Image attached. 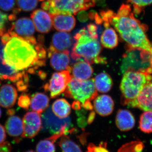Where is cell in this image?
I'll return each mask as SVG.
<instances>
[{
	"label": "cell",
	"mask_w": 152,
	"mask_h": 152,
	"mask_svg": "<svg viewBox=\"0 0 152 152\" xmlns=\"http://www.w3.org/2000/svg\"><path fill=\"white\" fill-rule=\"evenodd\" d=\"M36 29L42 34H47L53 28L51 15L45 11L38 9L34 11L31 15Z\"/></svg>",
	"instance_id": "13"
},
{
	"label": "cell",
	"mask_w": 152,
	"mask_h": 152,
	"mask_svg": "<svg viewBox=\"0 0 152 152\" xmlns=\"http://www.w3.org/2000/svg\"><path fill=\"white\" fill-rule=\"evenodd\" d=\"M126 51V53L123 56L121 68L123 73L128 69H132L151 75V53L147 51L137 49H129Z\"/></svg>",
	"instance_id": "7"
},
{
	"label": "cell",
	"mask_w": 152,
	"mask_h": 152,
	"mask_svg": "<svg viewBox=\"0 0 152 152\" xmlns=\"http://www.w3.org/2000/svg\"><path fill=\"white\" fill-rule=\"evenodd\" d=\"M23 138L31 139L38 134L42 128L41 114L36 112H28L23 120Z\"/></svg>",
	"instance_id": "10"
},
{
	"label": "cell",
	"mask_w": 152,
	"mask_h": 152,
	"mask_svg": "<svg viewBox=\"0 0 152 152\" xmlns=\"http://www.w3.org/2000/svg\"><path fill=\"white\" fill-rule=\"evenodd\" d=\"M87 30L89 34L91 37L98 39L99 36L98 35V26L95 24L91 23L87 25Z\"/></svg>",
	"instance_id": "36"
},
{
	"label": "cell",
	"mask_w": 152,
	"mask_h": 152,
	"mask_svg": "<svg viewBox=\"0 0 152 152\" xmlns=\"http://www.w3.org/2000/svg\"><path fill=\"white\" fill-rule=\"evenodd\" d=\"M95 4V0H47L41 7L51 15L64 12L76 15L80 11L86 10Z\"/></svg>",
	"instance_id": "6"
},
{
	"label": "cell",
	"mask_w": 152,
	"mask_h": 152,
	"mask_svg": "<svg viewBox=\"0 0 152 152\" xmlns=\"http://www.w3.org/2000/svg\"><path fill=\"white\" fill-rule=\"evenodd\" d=\"M93 72L91 64L86 61H78L71 66L72 77L79 80H88L92 76Z\"/></svg>",
	"instance_id": "19"
},
{
	"label": "cell",
	"mask_w": 152,
	"mask_h": 152,
	"mask_svg": "<svg viewBox=\"0 0 152 152\" xmlns=\"http://www.w3.org/2000/svg\"><path fill=\"white\" fill-rule=\"evenodd\" d=\"M75 42L72 49L71 56L74 61L83 58L90 64H105L107 61L100 56L102 47L98 39L91 37L86 28H83L74 37Z\"/></svg>",
	"instance_id": "3"
},
{
	"label": "cell",
	"mask_w": 152,
	"mask_h": 152,
	"mask_svg": "<svg viewBox=\"0 0 152 152\" xmlns=\"http://www.w3.org/2000/svg\"><path fill=\"white\" fill-rule=\"evenodd\" d=\"M145 145L140 140L133 141L123 145L118 152H142Z\"/></svg>",
	"instance_id": "28"
},
{
	"label": "cell",
	"mask_w": 152,
	"mask_h": 152,
	"mask_svg": "<svg viewBox=\"0 0 152 152\" xmlns=\"http://www.w3.org/2000/svg\"><path fill=\"white\" fill-rule=\"evenodd\" d=\"M1 109H0V118L1 117Z\"/></svg>",
	"instance_id": "42"
},
{
	"label": "cell",
	"mask_w": 152,
	"mask_h": 152,
	"mask_svg": "<svg viewBox=\"0 0 152 152\" xmlns=\"http://www.w3.org/2000/svg\"><path fill=\"white\" fill-rule=\"evenodd\" d=\"M51 15L53 26L57 31L68 32L73 29L75 26V18L72 14L59 12Z\"/></svg>",
	"instance_id": "16"
},
{
	"label": "cell",
	"mask_w": 152,
	"mask_h": 152,
	"mask_svg": "<svg viewBox=\"0 0 152 152\" xmlns=\"http://www.w3.org/2000/svg\"><path fill=\"white\" fill-rule=\"evenodd\" d=\"M96 13L97 12L96 11L94 10L90 11L88 13L89 18L91 20H94L95 16H96Z\"/></svg>",
	"instance_id": "41"
},
{
	"label": "cell",
	"mask_w": 152,
	"mask_h": 152,
	"mask_svg": "<svg viewBox=\"0 0 152 152\" xmlns=\"http://www.w3.org/2000/svg\"><path fill=\"white\" fill-rule=\"evenodd\" d=\"M48 53L50 64L54 69L59 72L68 70L71 73L69 51H56L48 49Z\"/></svg>",
	"instance_id": "14"
},
{
	"label": "cell",
	"mask_w": 152,
	"mask_h": 152,
	"mask_svg": "<svg viewBox=\"0 0 152 152\" xmlns=\"http://www.w3.org/2000/svg\"><path fill=\"white\" fill-rule=\"evenodd\" d=\"M6 140L5 130L4 126L0 124V146L4 145L8 143L6 142Z\"/></svg>",
	"instance_id": "38"
},
{
	"label": "cell",
	"mask_w": 152,
	"mask_h": 152,
	"mask_svg": "<svg viewBox=\"0 0 152 152\" xmlns=\"http://www.w3.org/2000/svg\"><path fill=\"white\" fill-rule=\"evenodd\" d=\"M55 141L52 139L42 140L38 142L36 147L37 152H56Z\"/></svg>",
	"instance_id": "29"
},
{
	"label": "cell",
	"mask_w": 152,
	"mask_h": 152,
	"mask_svg": "<svg viewBox=\"0 0 152 152\" xmlns=\"http://www.w3.org/2000/svg\"><path fill=\"white\" fill-rule=\"evenodd\" d=\"M11 150V145L9 143L4 145L0 146V152H10Z\"/></svg>",
	"instance_id": "39"
},
{
	"label": "cell",
	"mask_w": 152,
	"mask_h": 152,
	"mask_svg": "<svg viewBox=\"0 0 152 152\" xmlns=\"http://www.w3.org/2000/svg\"><path fill=\"white\" fill-rule=\"evenodd\" d=\"M124 73L120 84L121 103L131 107L151 75L132 69H128Z\"/></svg>",
	"instance_id": "4"
},
{
	"label": "cell",
	"mask_w": 152,
	"mask_h": 152,
	"mask_svg": "<svg viewBox=\"0 0 152 152\" xmlns=\"http://www.w3.org/2000/svg\"><path fill=\"white\" fill-rule=\"evenodd\" d=\"M18 97L16 89L10 84L3 85L0 88V106L5 108L13 107Z\"/></svg>",
	"instance_id": "18"
},
{
	"label": "cell",
	"mask_w": 152,
	"mask_h": 152,
	"mask_svg": "<svg viewBox=\"0 0 152 152\" xmlns=\"http://www.w3.org/2000/svg\"><path fill=\"white\" fill-rule=\"evenodd\" d=\"M100 16L118 33L126 43V50L140 49L152 54V43L146 34L148 27L136 18L129 5L123 4L117 13L111 10L101 11Z\"/></svg>",
	"instance_id": "2"
},
{
	"label": "cell",
	"mask_w": 152,
	"mask_h": 152,
	"mask_svg": "<svg viewBox=\"0 0 152 152\" xmlns=\"http://www.w3.org/2000/svg\"><path fill=\"white\" fill-rule=\"evenodd\" d=\"M73 39L70 34L61 31L55 33L52 37L48 49L56 51H69L74 45Z\"/></svg>",
	"instance_id": "15"
},
{
	"label": "cell",
	"mask_w": 152,
	"mask_h": 152,
	"mask_svg": "<svg viewBox=\"0 0 152 152\" xmlns=\"http://www.w3.org/2000/svg\"><path fill=\"white\" fill-rule=\"evenodd\" d=\"M131 107L137 108L144 111L152 112V76L144 85Z\"/></svg>",
	"instance_id": "11"
},
{
	"label": "cell",
	"mask_w": 152,
	"mask_h": 152,
	"mask_svg": "<svg viewBox=\"0 0 152 152\" xmlns=\"http://www.w3.org/2000/svg\"></svg>",
	"instance_id": "45"
},
{
	"label": "cell",
	"mask_w": 152,
	"mask_h": 152,
	"mask_svg": "<svg viewBox=\"0 0 152 152\" xmlns=\"http://www.w3.org/2000/svg\"><path fill=\"white\" fill-rule=\"evenodd\" d=\"M115 124L120 130L122 132H127L134 127L135 120L130 111L120 110L118 111L116 116Z\"/></svg>",
	"instance_id": "20"
},
{
	"label": "cell",
	"mask_w": 152,
	"mask_h": 152,
	"mask_svg": "<svg viewBox=\"0 0 152 152\" xmlns=\"http://www.w3.org/2000/svg\"><path fill=\"white\" fill-rule=\"evenodd\" d=\"M16 0H0V9L3 11H10L15 5Z\"/></svg>",
	"instance_id": "35"
},
{
	"label": "cell",
	"mask_w": 152,
	"mask_h": 152,
	"mask_svg": "<svg viewBox=\"0 0 152 152\" xmlns=\"http://www.w3.org/2000/svg\"><path fill=\"white\" fill-rule=\"evenodd\" d=\"M96 89L100 93L108 92L113 86V81L110 76L105 72L98 74L94 79Z\"/></svg>",
	"instance_id": "24"
},
{
	"label": "cell",
	"mask_w": 152,
	"mask_h": 152,
	"mask_svg": "<svg viewBox=\"0 0 152 152\" xmlns=\"http://www.w3.org/2000/svg\"><path fill=\"white\" fill-rule=\"evenodd\" d=\"M17 5L20 11L30 12L36 8L38 0H17Z\"/></svg>",
	"instance_id": "30"
},
{
	"label": "cell",
	"mask_w": 152,
	"mask_h": 152,
	"mask_svg": "<svg viewBox=\"0 0 152 152\" xmlns=\"http://www.w3.org/2000/svg\"><path fill=\"white\" fill-rule=\"evenodd\" d=\"M139 128L143 132L152 133V112L145 111L140 117Z\"/></svg>",
	"instance_id": "26"
},
{
	"label": "cell",
	"mask_w": 152,
	"mask_h": 152,
	"mask_svg": "<svg viewBox=\"0 0 152 152\" xmlns=\"http://www.w3.org/2000/svg\"><path fill=\"white\" fill-rule=\"evenodd\" d=\"M31 99L27 94H22L19 98L18 104L22 108L25 110H28L31 105Z\"/></svg>",
	"instance_id": "32"
},
{
	"label": "cell",
	"mask_w": 152,
	"mask_h": 152,
	"mask_svg": "<svg viewBox=\"0 0 152 152\" xmlns=\"http://www.w3.org/2000/svg\"><path fill=\"white\" fill-rule=\"evenodd\" d=\"M72 77L71 73L68 70L55 72L52 75L48 83L44 86V90L49 93L52 99L56 98L65 91Z\"/></svg>",
	"instance_id": "8"
},
{
	"label": "cell",
	"mask_w": 152,
	"mask_h": 152,
	"mask_svg": "<svg viewBox=\"0 0 152 152\" xmlns=\"http://www.w3.org/2000/svg\"><path fill=\"white\" fill-rule=\"evenodd\" d=\"M128 3L132 4L134 12L139 14L141 13L143 9L152 4V0H126Z\"/></svg>",
	"instance_id": "31"
},
{
	"label": "cell",
	"mask_w": 152,
	"mask_h": 152,
	"mask_svg": "<svg viewBox=\"0 0 152 152\" xmlns=\"http://www.w3.org/2000/svg\"><path fill=\"white\" fill-rule=\"evenodd\" d=\"M50 99L45 94L37 93L31 99V108L33 111L40 114L45 110L49 104Z\"/></svg>",
	"instance_id": "23"
},
{
	"label": "cell",
	"mask_w": 152,
	"mask_h": 152,
	"mask_svg": "<svg viewBox=\"0 0 152 152\" xmlns=\"http://www.w3.org/2000/svg\"><path fill=\"white\" fill-rule=\"evenodd\" d=\"M8 31L12 34L27 38L34 37L35 28L31 19L21 18L12 24L10 29Z\"/></svg>",
	"instance_id": "12"
},
{
	"label": "cell",
	"mask_w": 152,
	"mask_h": 152,
	"mask_svg": "<svg viewBox=\"0 0 152 152\" xmlns=\"http://www.w3.org/2000/svg\"><path fill=\"white\" fill-rule=\"evenodd\" d=\"M59 145L62 152H82L80 147L65 135L62 137L59 142Z\"/></svg>",
	"instance_id": "27"
},
{
	"label": "cell",
	"mask_w": 152,
	"mask_h": 152,
	"mask_svg": "<svg viewBox=\"0 0 152 152\" xmlns=\"http://www.w3.org/2000/svg\"><path fill=\"white\" fill-rule=\"evenodd\" d=\"M77 19L81 23H86L88 20V13L85 10L80 11L77 13Z\"/></svg>",
	"instance_id": "37"
},
{
	"label": "cell",
	"mask_w": 152,
	"mask_h": 152,
	"mask_svg": "<svg viewBox=\"0 0 152 152\" xmlns=\"http://www.w3.org/2000/svg\"><path fill=\"white\" fill-rule=\"evenodd\" d=\"M95 114L94 112H91L90 113L88 118V124H91L92 123L95 118Z\"/></svg>",
	"instance_id": "40"
},
{
	"label": "cell",
	"mask_w": 152,
	"mask_h": 152,
	"mask_svg": "<svg viewBox=\"0 0 152 152\" xmlns=\"http://www.w3.org/2000/svg\"><path fill=\"white\" fill-rule=\"evenodd\" d=\"M115 104L111 97L107 95H100L95 98L94 107L96 112L102 116H107L113 111Z\"/></svg>",
	"instance_id": "17"
},
{
	"label": "cell",
	"mask_w": 152,
	"mask_h": 152,
	"mask_svg": "<svg viewBox=\"0 0 152 152\" xmlns=\"http://www.w3.org/2000/svg\"><path fill=\"white\" fill-rule=\"evenodd\" d=\"M106 147V142H101L99 146L90 143L87 148V152H110L107 149Z\"/></svg>",
	"instance_id": "33"
},
{
	"label": "cell",
	"mask_w": 152,
	"mask_h": 152,
	"mask_svg": "<svg viewBox=\"0 0 152 152\" xmlns=\"http://www.w3.org/2000/svg\"><path fill=\"white\" fill-rule=\"evenodd\" d=\"M9 20L7 14L0 11V38L6 33V26Z\"/></svg>",
	"instance_id": "34"
},
{
	"label": "cell",
	"mask_w": 152,
	"mask_h": 152,
	"mask_svg": "<svg viewBox=\"0 0 152 152\" xmlns=\"http://www.w3.org/2000/svg\"><path fill=\"white\" fill-rule=\"evenodd\" d=\"M9 33L8 40L2 44L4 65L16 72L31 74L45 65L47 51L43 36H40L37 42L34 36L25 38Z\"/></svg>",
	"instance_id": "1"
},
{
	"label": "cell",
	"mask_w": 152,
	"mask_h": 152,
	"mask_svg": "<svg viewBox=\"0 0 152 152\" xmlns=\"http://www.w3.org/2000/svg\"><path fill=\"white\" fill-rule=\"evenodd\" d=\"M40 1H46V0H39Z\"/></svg>",
	"instance_id": "44"
},
{
	"label": "cell",
	"mask_w": 152,
	"mask_h": 152,
	"mask_svg": "<svg viewBox=\"0 0 152 152\" xmlns=\"http://www.w3.org/2000/svg\"><path fill=\"white\" fill-rule=\"evenodd\" d=\"M42 126L46 130L52 134L59 132L63 130H68L71 125V120L69 117L61 119L58 118L52 111L50 107L42 115Z\"/></svg>",
	"instance_id": "9"
},
{
	"label": "cell",
	"mask_w": 152,
	"mask_h": 152,
	"mask_svg": "<svg viewBox=\"0 0 152 152\" xmlns=\"http://www.w3.org/2000/svg\"><path fill=\"white\" fill-rule=\"evenodd\" d=\"M51 109L53 113L60 118H66L71 112L70 104L64 99H59L54 102Z\"/></svg>",
	"instance_id": "25"
},
{
	"label": "cell",
	"mask_w": 152,
	"mask_h": 152,
	"mask_svg": "<svg viewBox=\"0 0 152 152\" xmlns=\"http://www.w3.org/2000/svg\"><path fill=\"white\" fill-rule=\"evenodd\" d=\"M105 28L101 36L100 42L102 46L110 49L116 48L118 45V37L115 31L110 26Z\"/></svg>",
	"instance_id": "22"
},
{
	"label": "cell",
	"mask_w": 152,
	"mask_h": 152,
	"mask_svg": "<svg viewBox=\"0 0 152 152\" xmlns=\"http://www.w3.org/2000/svg\"><path fill=\"white\" fill-rule=\"evenodd\" d=\"M7 132L13 137L22 136L23 132V121L20 118L15 115H10L5 124Z\"/></svg>",
	"instance_id": "21"
},
{
	"label": "cell",
	"mask_w": 152,
	"mask_h": 152,
	"mask_svg": "<svg viewBox=\"0 0 152 152\" xmlns=\"http://www.w3.org/2000/svg\"><path fill=\"white\" fill-rule=\"evenodd\" d=\"M66 97L73 99L85 109L91 110L93 106L91 101L98 96L94 79L79 80L72 77L64 92Z\"/></svg>",
	"instance_id": "5"
},
{
	"label": "cell",
	"mask_w": 152,
	"mask_h": 152,
	"mask_svg": "<svg viewBox=\"0 0 152 152\" xmlns=\"http://www.w3.org/2000/svg\"><path fill=\"white\" fill-rule=\"evenodd\" d=\"M26 152H35L34 151H32V150H31V151H28Z\"/></svg>",
	"instance_id": "43"
}]
</instances>
